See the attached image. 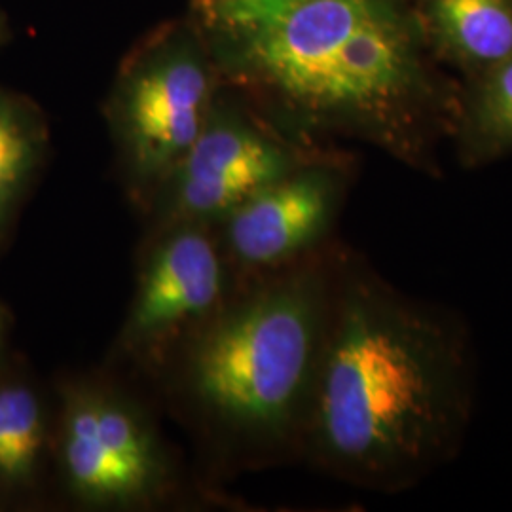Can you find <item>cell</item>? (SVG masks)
I'll use <instances>...</instances> for the list:
<instances>
[{"label":"cell","instance_id":"obj_1","mask_svg":"<svg viewBox=\"0 0 512 512\" xmlns=\"http://www.w3.org/2000/svg\"><path fill=\"white\" fill-rule=\"evenodd\" d=\"M192 14L222 84L296 128L351 133L418 162L456 110L403 0H222Z\"/></svg>","mask_w":512,"mask_h":512},{"label":"cell","instance_id":"obj_2","mask_svg":"<svg viewBox=\"0 0 512 512\" xmlns=\"http://www.w3.org/2000/svg\"><path fill=\"white\" fill-rule=\"evenodd\" d=\"M458 330L376 277H355L327 321L311 389L313 439L359 480L406 486L446 459L469 416Z\"/></svg>","mask_w":512,"mask_h":512},{"label":"cell","instance_id":"obj_3","mask_svg":"<svg viewBox=\"0 0 512 512\" xmlns=\"http://www.w3.org/2000/svg\"><path fill=\"white\" fill-rule=\"evenodd\" d=\"M315 268L275 279L203 334L192 357L196 395L220 420L279 437L310 410L329 321Z\"/></svg>","mask_w":512,"mask_h":512},{"label":"cell","instance_id":"obj_4","mask_svg":"<svg viewBox=\"0 0 512 512\" xmlns=\"http://www.w3.org/2000/svg\"><path fill=\"white\" fill-rule=\"evenodd\" d=\"M222 80L196 16L167 21L131 48L109 120L129 175L162 184L202 131Z\"/></svg>","mask_w":512,"mask_h":512},{"label":"cell","instance_id":"obj_5","mask_svg":"<svg viewBox=\"0 0 512 512\" xmlns=\"http://www.w3.org/2000/svg\"><path fill=\"white\" fill-rule=\"evenodd\" d=\"M298 165L294 150L219 90L198 139L162 186L175 219L203 222L226 217Z\"/></svg>","mask_w":512,"mask_h":512},{"label":"cell","instance_id":"obj_6","mask_svg":"<svg viewBox=\"0 0 512 512\" xmlns=\"http://www.w3.org/2000/svg\"><path fill=\"white\" fill-rule=\"evenodd\" d=\"M63 463L74 492L95 503H129L160 475L154 442L139 418L109 397L82 393L63 423Z\"/></svg>","mask_w":512,"mask_h":512},{"label":"cell","instance_id":"obj_7","mask_svg":"<svg viewBox=\"0 0 512 512\" xmlns=\"http://www.w3.org/2000/svg\"><path fill=\"white\" fill-rule=\"evenodd\" d=\"M338 196L340 181L330 167L298 165L226 215L228 247L245 266H279L327 230Z\"/></svg>","mask_w":512,"mask_h":512},{"label":"cell","instance_id":"obj_8","mask_svg":"<svg viewBox=\"0 0 512 512\" xmlns=\"http://www.w3.org/2000/svg\"><path fill=\"white\" fill-rule=\"evenodd\" d=\"M222 260L200 222H183L158 245L139 279L126 342L143 346L200 319L222 296Z\"/></svg>","mask_w":512,"mask_h":512},{"label":"cell","instance_id":"obj_9","mask_svg":"<svg viewBox=\"0 0 512 512\" xmlns=\"http://www.w3.org/2000/svg\"><path fill=\"white\" fill-rule=\"evenodd\" d=\"M416 16L425 42L467 71L512 55V0H420Z\"/></svg>","mask_w":512,"mask_h":512},{"label":"cell","instance_id":"obj_10","mask_svg":"<svg viewBox=\"0 0 512 512\" xmlns=\"http://www.w3.org/2000/svg\"><path fill=\"white\" fill-rule=\"evenodd\" d=\"M46 147L38 110L0 88V228L31 181Z\"/></svg>","mask_w":512,"mask_h":512},{"label":"cell","instance_id":"obj_11","mask_svg":"<svg viewBox=\"0 0 512 512\" xmlns=\"http://www.w3.org/2000/svg\"><path fill=\"white\" fill-rule=\"evenodd\" d=\"M461 135L465 154L478 162L512 150V55L480 74Z\"/></svg>","mask_w":512,"mask_h":512},{"label":"cell","instance_id":"obj_12","mask_svg":"<svg viewBox=\"0 0 512 512\" xmlns=\"http://www.w3.org/2000/svg\"><path fill=\"white\" fill-rule=\"evenodd\" d=\"M44 444L38 399L19 385L0 389V476L21 482L33 473Z\"/></svg>","mask_w":512,"mask_h":512},{"label":"cell","instance_id":"obj_13","mask_svg":"<svg viewBox=\"0 0 512 512\" xmlns=\"http://www.w3.org/2000/svg\"><path fill=\"white\" fill-rule=\"evenodd\" d=\"M222 0H194V8H205V6H213L219 4Z\"/></svg>","mask_w":512,"mask_h":512},{"label":"cell","instance_id":"obj_14","mask_svg":"<svg viewBox=\"0 0 512 512\" xmlns=\"http://www.w3.org/2000/svg\"><path fill=\"white\" fill-rule=\"evenodd\" d=\"M4 31H6V25H4V16L0 14V40L4 38Z\"/></svg>","mask_w":512,"mask_h":512}]
</instances>
